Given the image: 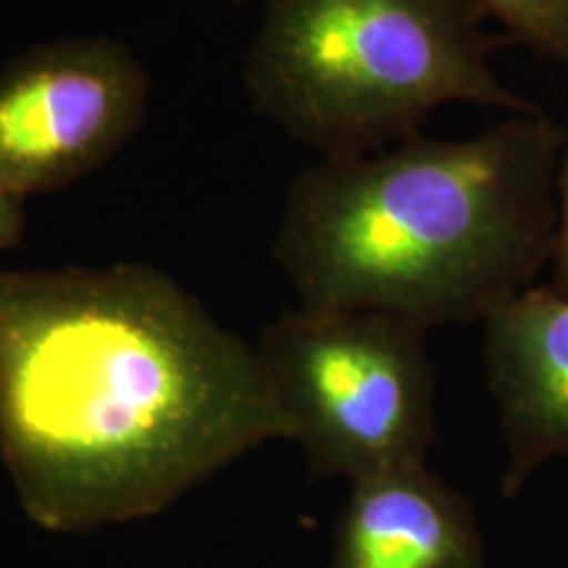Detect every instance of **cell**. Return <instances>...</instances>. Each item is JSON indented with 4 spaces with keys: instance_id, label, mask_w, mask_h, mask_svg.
Masks as SVG:
<instances>
[{
    "instance_id": "cell-9",
    "label": "cell",
    "mask_w": 568,
    "mask_h": 568,
    "mask_svg": "<svg viewBox=\"0 0 568 568\" xmlns=\"http://www.w3.org/2000/svg\"><path fill=\"white\" fill-rule=\"evenodd\" d=\"M552 282L550 287L558 295L568 297V132H564V151H560L558 172V234L556 253H552Z\"/></svg>"
},
{
    "instance_id": "cell-10",
    "label": "cell",
    "mask_w": 568,
    "mask_h": 568,
    "mask_svg": "<svg viewBox=\"0 0 568 568\" xmlns=\"http://www.w3.org/2000/svg\"><path fill=\"white\" fill-rule=\"evenodd\" d=\"M24 201L19 193L0 180V251H11V247H19L21 240H24Z\"/></svg>"
},
{
    "instance_id": "cell-4",
    "label": "cell",
    "mask_w": 568,
    "mask_h": 568,
    "mask_svg": "<svg viewBox=\"0 0 568 568\" xmlns=\"http://www.w3.org/2000/svg\"><path fill=\"white\" fill-rule=\"evenodd\" d=\"M268 387L316 474L353 481L424 464L435 368L418 324L368 311L295 308L261 329Z\"/></svg>"
},
{
    "instance_id": "cell-2",
    "label": "cell",
    "mask_w": 568,
    "mask_h": 568,
    "mask_svg": "<svg viewBox=\"0 0 568 568\" xmlns=\"http://www.w3.org/2000/svg\"><path fill=\"white\" fill-rule=\"evenodd\" d=\"M564 132L514 113L460 140L322 159L284 195L272 255L305 311L485 322L552 264Z\"/></svg>"
},
{
    "instance_id": "cell-5",
    "label": "cell",
    "mask_w": 568,
    "mask_h": 568,
    "mask_svg": "<svg viewBox=\"0 0 568 568\" xmlns=\"http://www.w3.org/2000/svg\"><path fill=\"white\" fill-rule=\"evenodd\" d=\"M151 77L124 42H40L0 69V180L21 197L84 180L142 130Z\"/></svg>"
},
{
    "instance_id": "cell-1",
    "label": "cell",
    "mask_w": 568,
    "mask_h": 568,
    "mask_svg": "<svg viewBox=\"0 0 568 568\" xmlns=\"http://www.w3.org/2000/svg\"><path fill=\"white\" fill-rule=\"evenodd\" d=\"M272 439L255 345L166 272H0V458L40 529L155 516Z\"/></svg>"
},
{
    "instance_id": "cell-7",
    "label": "cell",
    "mask_w": 568,
    "mask_h": 568,
    "mask_svg": "<svg viewBox=\"0 0 568 568\" xmlns=\"http://www.w3.org/2000/svg\"><path fill=\"white\" fill-rule=\"evenodd\" d=\"M329 568H485V545L466 497L408 464L353 481Z\"/></svg>"
},
{
    "instance_id": "cell-6",
    "label": "cell",
    "mask_w": 568,
    "mask_h": 568,
    "mask_svg": "<svg viewBox=\"0 0 568 568\" xmlns=\"http://www.w3.org/2000/svg\"><path fill=\"white\" fill-rule=\"evenodd\" d=\"M485 361L510 453L508 487L568 458V297L529 287L485 318Z\"/></svg>"
},
{
    "instance_id": "cell-8",
    "label": "cell",
    "mask_w": 568,
    "mask_h": 568,
    "mask_svg": "<svg viewBox=\"0 0 568 568\" xmlns=\"http://www.w3.org/2000/svg\"><path fill=\"white\" fill-rule=\"evenodd\" d=\"M477 6L516 40L568 61V0H477Z\"/></svg>"
},
{
    "instance_id": "cell-3",
    "label": "cell",
    "mask_w": 568,
    "mask_h": 568,
    "mask_svg": "<svg viewBox=\"0 0 568 568\" xmlns=\"http://www.w3.org/2000/svg\"><path fill=\"white\" fill-rule=\"evenodd\" d=\"M481 19L477 0H266L243 84L322 159L416 138L445 103L529 113L489 63Z\"/></svg>"
}]
</instances>
